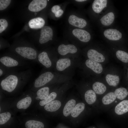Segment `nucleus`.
Here are the masks:
<instances>
[{"label":"nucleus","mask_w":128,"mask_h":128,"mask_svg":"<svg viewBox=\"0 0 128 128\" xmlns=\"http://www.w3.org/2000/svg\"><path fill=\"white\" fill-rule=\"evenodd\" d=\"M92 87L95 92L99 95L103 94L106 89V87L104 84L98 82L94 83L92 85Z\"/></svg>","instance_id":"5701e85b"},{"label":"nucleus","mask_w":128,"mask_h":128,"mask_svg":"<svg viewBox=\"0 0 128 128\" xmlns=\"http://www.w3.org/2000/svg\"><path fill=\"white\" fill-rule=\"evenodd\" d=\"M105 79L109 85L114 87L117 86L119 81V77L116 75L108 74L106 75Z\"/></svg>","instance_id":"4be33fe9"},{"label":"nucleus","mask_w":128,"mask_h":128,"mask_svg":"<svg viewBox=\"0 0 128 128\" xmlns=\"http://www.w3.org/2000/svg\"><path fill=\"white\" fill-rule=\"evenodd\" d=\"M115 111L117 114L121 115L128 111V100H124L119 103L115 107Z\"/></svg>","instance_id":"a211bd4d"},{"label":"nucleus","mask_w":128,"mask_h":128,"mask_svg":"<svg viewBox=\"0 0 128 128\" xmlns=\"http://www.w3.org/2000/svg\"><path fill=\"white\" fill-rule=\"evenodd\" d=\"M115 52L116 56L119 60L125 63L128 62V53L120 50H117Z\"/></svg>","instance_id":"c756f323"},{"label":"nucleus","mask_w":128,"mask_h":128,"mask_svg":"<svg viewBox=\"0 0 128 128\" xmlns=\"http://www.w3.org/2000/svg\"><path fill=\"white\" fill-rule=\"evenodd\" d=\"M68 22L70 25L78 28L90 31L89 23L85 18L79 17L74 15L71 14L69 17Z\"/></svg>","instance_id":"6e6552de"},{"label":"nucleus","mask_w":128,"mask_h":128,"mask_svg":"<svg viewBox=\"0 0 128 128\" xmlns=\"http://www.w3.org/2000/svg\"><path fill=\"white\" fill-rule=\"evenodd\" d=\"M16 69H9L0 64V77L1 78L10 71Z\"/></svg>","instance_id":"473e14b6"},{"label":"nucleus","mask_w":128,"mask_h":128,"mask_svg":"<svg viewBox=\"0 0 128 128\" xmlns=\"http://www.w3.org/2000/svg\"><path fill=\"white\" fill-rule=\"evenodd\" d=\"M116 97L120 100H123L128 95L127 89L124 87H120L116 89L114 92Z\"/></svg>","instance_id":"c85d7f7f"},{"label":"nucleus","mask_w":128,"mask_h":128,"mask_svg":"<svg viewBox=\"0 0 128 128\" xmlns=\"http://www.w3.org/2000/svg\"><path fill=\"white\" fill-rule=\"evenodd\" d=\"M61 105V103L60 101L58 100H54L45 105L44 108L47 111L53 112L58 110Z\"/></svg>","instance_id":"6ab92c4d"},{"label":"nucleus","mask_w":128,"mask_h":128,"mask_svg":"<svg viewBox=\"0 0 128 128\" xmlns=\"http://www.w3.org/2000/svg\"><path fill=\"white\" fill-rule=\"evenodd\" d=\"M76 103L75 100L73 99L69 100L66 103L63 110V114L64 116L67 117L70 114Z\"/></svg>","instance_id":"412c9836"},{"label":"nucleus","mask_w":128,"mask_h":128,"mask_svg":"<svg viewBox=\"0 0 128 128\" xmlns=\"http://www.w3.org/2000/svg\"><path fill=\"white\" fill-rule=\"evenodd\" d=\"M59 54L62 55H64L68 53L74 54L76 53L78 49L74 45L72 44L60 45L58 48Z\"/></svg>","instance_id":"4468645a"},{"label":"nucleus","mask_w":128,"mask_h":128,"mask_svg":"<svg viewBox=\"0 0 128 128\" xmlns=\"http://www.w3.org/2000/svg\"><path fill=\"white\" fill-rule=\"evenodd\" d=\"M64 13L63 10L61 9H60L56 12L55 14V17L58 18L61 16Z\"/></svg>","instance_id":"e433bc0d"},{"label":"nucleus","mask_w":128,"mask_h":128,"mask_svg":"<svg viewBox=\"0 0 128 128\" xmlns=\"http://www.w3.org/2000/svg\"><path fill=\"white\" fill-rule=\"evenodd\" d=\"M71 64V60L68 58H61L56 62V69L60 71H63L70 66Z\"/></svg>","instance_id":"dca6fc26"},{"label":"nucleus","mask_w":128,"mask_h":128,"mask_svg":"<svg viewBox=\"0 0 128 128\" xmlns=\"http://www.w3.org/2000/svg\"><path fill=\"white\" fill-rule=\"evenodd\" d=\"M11 0H0V10H3L6 9L9 5Z\"/></svg>","instance_id":"72a5a7b5"},{"label":"nucleus","mask_w":128,"mask_h":128,"mask_svg":"<svg viewBox=\"0 0 128 128\" xmlns=\"http://www.w3.org/2000/svg\"><path fill=\"white\" fill-rule=\"evenodd\" d=\"M32 73L29 69L20 71L13 70L1 77L0 81L1 89L7 92H12L16 89L19 84L29 80Z\"/></svg>","instance_id":"f257e3e1"},{"label":"nucleus","mask_w":128,"mask_h":128,"mask_svg":"<svg viewBox=\"0 0 128 128\" xmlns=\"http://www.w3.org/2000/svg\"><path fill=\"white\" fill-rule=\"evenodd\" d=\"M85 98L88 104L90 105L92 104L95 102L96 100L95 93L91 90H87L85 93Z\"/></svg>","instance_id":"b1692460"},{"label":"nucleus","mask_w":128,"mask_h":128,"mask_svg":"<svg viewBox=\"0 0 128 128\" xmlns=\"http://www.w3.org/2000/svg\"><path fill=\"white\" fill-rule=\"evenodd\" d=\"M87 55L89 59L99 63L103 62L105 60V58L103 54L94 48L89 49L87 51Z\"/></svg>","instance_id":"f8f14e48"},{"label":"nucleus","mask_w":128,"mask_h":128,"mask_svg":"<svg viewBox=\"0 0 128 128\" xmlns=\"http://www.w3.org/2000/svg\"><path fill=\"white\" fill-rule=\"evenodd\" d=\"M47 1L46 0H34L29 4L28 8L32 12H37L42 10L46 6Z\"/></svg>","instance_id":"ddd939ff"},{"label":"nucleus","mask_w":128,"mask_h":128,"mask_svg":"<svg viewBox=\"0 0 128 128\" xmlns=\"http://www.w3.org/2000/svg\"><path fill=\"white\" fill-rule=\"evenodd\" d=\"M53 32L52 29L48 26H45L41 29L39 40V43L43 44L52 40Z\"/></svg>","instance_id":"9d476101"},{"label":"nucleus","mask_w":128,"mask_h":128,"mask_svg":"<svg viewBox=\"0 0 128 128\" xmlns=\"http://www.w3.org/2000/svg\"><path fill=\"white\" fill-rule=\"evenodd\" d=\"M85 64L88 68L96 73L100 74L103 71L102 65L99 62L88 59L86 60Z\"/></svg>","instance_id":"2eb2a0df"},{"label":"nucleus","mask_w":128,"mask_h":128,"mask_svg":"<svg viewBox=\"0 0 128 128\" xmlns=\"http://www.w3.org/2000/svg\"><path fill=\"white\" fill-rule=\"evenodd\" d=\"M45 23L44 20L41 17L32 18L29 22L30 27L32 29H37L43 27Z\"/></svg>","instance_id":"f3484780"},{"label":"nucleus","mask_w":128,"mask_h":128,"mask_svg":"<svg viewBox=\"0 0 128 128\" xmlns=\"http://www.w3.org/2000/svg\"><path fill=\"white\" fill-rule=\"evenodd\" d=\"M113 5L111 0H93L88 10L91 20L96 23L99 18Z\"/></svg>","instance_id":"f03ea898"},{"label":"nucleus","mask_w":128,"mask_h":128,"mask_svg":"<svg viewBox=\"0 0 128 128\" xmlns=\"http://www.w3.org/2000/svg\"><path fill=\"white\" fill-rule=\"evenodd\" d=\"M60 7L58 5H55L53 6L51 9L52 12L55 14L57 11L60 9Z\"/></svg>","instance_id":"c9c22d12"},{"label":"nucleus","mask_w":128,"mask_h":128,"mask_svg":"<svg viewBox=\"0 0 128 128\" xmlns=\"http://www.w3.org/2000/svg\"><path fill=\"white\" fill-rule=\"evenodd\" d=\"M75 1L77 2L82 3L86 2L89 1L87 0H76Z\"/></svg>","instance_id":"4c0bfd02"},{"label":"nucleus","mask_w":128,"mask_h":128,"mask_svg":"<svg viewBox=\"0 0 128 128\" xmlns=\"http://www.w3.org/2000/svg\"><path fill=\"white\" fill-rule=\"evenodd\" d=\"M11 114L9 112H6L0 114V124L2 125L5 123L10 119Z\"/></svg>","instance_id":"2f4dec72"},{"label":"nucleus","mask_w":128,"mask_h":128,"mask_svg":"<svg viewBox=\"0 0 128 128\" xmlns=\"http://www.w3.org/2000/svg\"></svg>","instance_id":"ea45409f"},{"label":"nucleus","mask_w":128,"mask_h":128,"mask_svg":"<svg viewBox=\"0 0 128 128\" xmlns=\"http://www.w3.org/2000/svg\"><path fill=\"white\" fill-rule=\"evenodd\" d=\"M14 50L17 56L23 59L37 62L38 54L34 48L27 46H18Z\"/></svg>","instance_id":"39448f33"},{"label":"nucleus","mask_w":128,"mask_h":128,"mask_svg":"<svg viewBox=\"0 0 128 128\" xmlns=\"http://www.w3.org/2000/svg\"><path fill=\"white\" fill-rule=\"evenodd\" d=\"M32 102L31 97L27 96L19 101L17 104L16 107L19 109H25L29 106Z\"/></svg>","instance_id":"aec40b11"},{"label":"nucleus","mask_w":128,"mask_h":128,"mask_svg":"<svg viewBox=\"0 0 128 128\" xmlns=\"http://www.w3.org/2000/svg\"><path fill=\"white\" fill-rule=\"evenodd\" d=\"M116 97L114 92H109L103 97L102 100V102L105 105L110 104L115 100Z\"/></svg>","instance_id":"cd10ccee"},{"label":"nucleus","mask_w":128,"mask_h":128,"mask_svg":"<svg viewBox=\"0 0 128 128\" xmlns=\"http://www.w3.org/2000/svg\"><path fill=\"white\" fill-rule=\"evenodd\" d=\"M50 88L48 87H42L39 89L37 91V98L41 100L46 98L49 95Z\"/></svg>","instance_id":"a878e982"},{"label":"nucleus","mask_w":128,"mask_h":128,"mask_svg":"<svg viewBox=\"0 0 128 128\" xmlns=\"http://www.w3.org/2000/svg\"><path fill=\"white\" fill-rule=\"evenodd\" d=\"M0 33H1L7 28L8 24L6 20L4 19H0Z\"/></svg>","instance_id":"f704fd0d"},{"label":"nucleus","mask_w":128,"mask_h":128,"mask_svg":"<svg viewBox=\"0 0 128 128\" xmlns=\"http://www.w3.org/2000/svg\"><path fill=\"white\" fill-rule=\"evenodd\" d=\"M100 30L102 37L109 42L118 44L123 37L122 31L116 23L110 27L100 28Z\"/></svg>","instance_id":"20e7f679"},{"label":"nucleus","mask_w":128,"mask_h":128,"mask_svg":"<svg viewBox=\"0 0 128 128\" xmlns=\"http://www.w3.org/2000/svg\"><path fill=\"white\" fill-rule=\"evenodd\" d=\"M118 15L117 10L113 5L99 18L96 23L100 28L110 27L116 23Z\"/></svg>","instance_id":"7ed1b4c3"},{"label":"nucleus","mask_w":128,"mask_h":128,"mask_svg":"<svg viewBox=\"0 0 128 128\" xmlns=\"http://www.w3.org/2000/svg\"><path fill=\"white\" fill-rule=\"evenodd\" d=\"M85 108V104L82 102L79 103L74 106L71 112V116L74 118L78 117L83 110Z\"/></svg>","instance_id":"393cba45"},{"label":"nucleus","mask_w":128,"mask_h":128,"mask_svg":"<svg viewBox=\"0 0 128 128\" xmlns=\"http://www.w3.org/2000/svg\"></svg>","instance_id":"58836bf2"},{"label":"nucleus","mask_w":128,"mask_h":128,"mask_svg":"<svg viewBox=\"0 0 128 128\" xmlns=\"http://www.w3.org/2000/svg\"><path fill=\"white\" fill-rule=\"evenodd\" d=\"M26 128H44V125L42 122L34 120L27 121L25 124Z\"/></svg>","instance_id":"bb28decb"},{"label":"nucleus","mask_w":128,"mask_h":128,"mask_svg":"<svg viewBox=\"0 0 128 128\" xmlns=\"http://www.w3.org/2000/svg\"><path fill=\"white\" fill-rule=\"evenodd\" d=\"M57 96V94L56 92H53L51 93L46 98L40 101L39 103L40 105L42 106L46 105L54 100Z\"/></svg>","instance_id":"7c9ffc66"},{"label":"nucleus","mask_w":128,"mask_h":128,"mask_svg":"<svg viewBox=\"0 0 128 128\" xmlns=\"http://www.w3.org/2000/svg\"><path fill=\"white\" fill-rule=\"evenodd\" d=\"M55 75L52 72L47 71L41 74L35 80L33 87L37 89L52 81L55 78Z\"/></svg>","instance_id":"0eeeda50"},{"label":"nucleus","mask_w":128,"mask_h":128,"mask_svg":"<svg viewBox=\"0 0 128 128\" xmlns=\"http://www.w3.org/2000/svg\"><path fill=\"white\" fill-rule=\"evenodd\" d=\"M37 62L47 69L51 68L53 64L51 58L48 53L45 51L41 52L38 54Z\"/></svg>","instance_id":"9b49d317"},{"label":"nucleus","mask_w":128,"mask_h":128,"mask_svg":"<svg viewBox=\"0 0 128 128\" xmlns=\"http://www.w3.org/2000/svg\"><path fill=\"white\" fill-rule=\"evenodd\" d=\"M72 33L74 37L83 43L89 42L92 37L89 31L85 29L75 28L73 30Z\"/></svg>","instance_id":"1a4fd4ad"},{"label":"nucleus","mask_w":128,"mask_h":128,"mask_svg":"<svg viewBox=\"0 0 128 128\" xmlns=\"http://www.w3.org/2000/svg\"><path fill=\"white\" fill-rule=\"evenodd\" d=\"M26 62L17 55H5L0 58V64L9 69H16L23 66L26 65Z\"/></svg>","instance_id":"423d86ee"}]
</instances>
